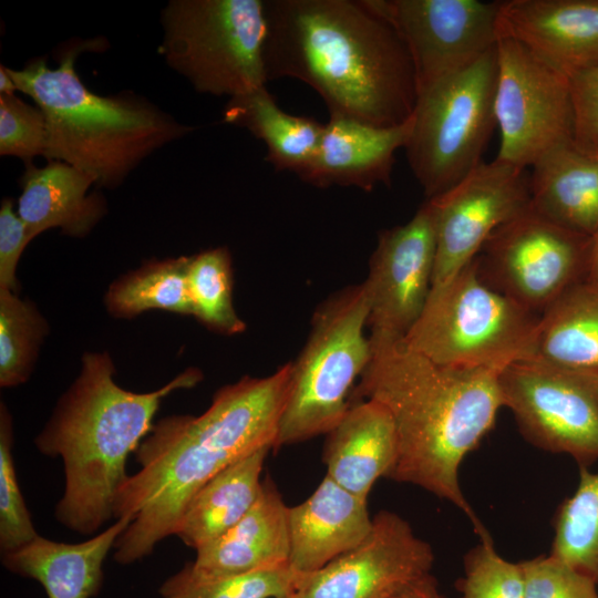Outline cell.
<instances>
[{
  "label": "cell",
  "instance_id": "6da1fadb",
  "mask_svg": "<svg viewBox=\"0 0 598 598\" xmlns=\"http://www.w3.org/2000/svg\"><path fill=\"white\" fill-rule=\"evenodd\" d=\"M291 362L265 378L244 377L220 388L200 415L174 414L154 423L134 452L140 468L120 488L114 518L128 516L114 559L133 564L175 535L195 493L251 453L274 450Z\"/></svg>",
  "mask_w": 598,
  "mask_h": 598
},
{
  "label": "cell",
  "instance_id": "7a4b0ae2",
  "mask_svg": "<svg viewBox=\"0 0 598 598\" xmlns=\"http://www.w3.org/2000/svg\"><path fill=\"white\" fill-rule=\"evenodd\" d=\"M371 357L350 403L373 400L389 412L396 458L388 474L462 511L480 539L489 534L465 498L460 467L493 429L503 406L501 371L439 364L403 337L371 331Z\"/></svg>",
  "mask_w": 598,
  "mask_h": 598
},
{
  "label": "cell",
  "instance_id": "3957f363",
  "mask_svg": "<svg viewBox=\"0 0 598 598\" xmlns=\"http://www.w3.org/2000/svg\"><path fill=\"white\" fill-rule=\"evenodd\" d=\"M268 80L311 86L329 115L378 127L413 113L417 89L409 52L363 0H266Z\"/></svg>",
  "mask_w": 598,
  "mask_h": 598
},
{
  "label": "cell",
  "instance_id": "277c9868",
  "mask_svg": "<svg viewBox=\"0 0 598 598\" xmlns=\"http://www.w3.org/2000/svg\"><path fill=\"white\" fill-rule=\"evenodd\" d=\"M114 374L109 353H85L79 377L34 440L41 454L63 463L64 489L55 519L85 536L100 533L114 518L117 493L128 477V456L152 430L162 401L203 378L200 370L188 368L162 388L138 393L120 386Z\"/></svg>",
  "mask_w": 598,
  "mask_h": 598
},
{
  "label": "cell",
  "instance_id": "5b68a950",
  "mask_svg": "<svg viewBox=\"0 0 598 598\" xmlns=\"http://www.w3.org/2000/svg\"><path fill=\"white\" fill-rule=\"evenodd\" d=\"M86 48L94 43L69 49L55 69L37 59L22 70L7 71L45 116L47 159L70 164L93 175L97 185L114 187L147 155L190 127L136 96L90 91L74 65Z\"/></svg>",
  "mask_w": 598,
  "mask_h": 598
},
{
  "label": "cell",
  "instance_id": "8992f818",
  "mask_svg": "<svg viewBox=\"0 0 598 598\" xmlns=\"http://www.w3.org/2000/svg\"><path fill=\"white\" fill-rule=\"evenodd\" d=\"M539 318L487 285L474 258L447 282L431 289L420 318L403 339L439 364L502 371L536 357Z\"/></svg>",
  "mask_w": 598,
  "mask_h": 598
},
{
  "label": "cell",
  "instance_id": "52a82bcc",
  "mask_svg": "<svg viewBox=\"0 0 598 598\" xmlns=\"http://www.w3.org/2000/svg\"><path fill=\"white\" fill-rule=\"evenodd\" d=\"M370 301L363 282L334 292L316 309L291 374L274 450L328 434L350 406L351 389L371 357Z\"/></svg>",
  "mask_w": 598,
  "mask_h": 598
},
{
  "label": "cell",
  "instance_id": "ba28073f",
  "mask_svg": "<svg viewBox=\"0 0 598 598\" xmlns=\"http://www.w3.org/2000/svg\"><path fill=\"white\" fill-rule=\"evenodd\" d=\"M161 52L200 93L235 97L266 86V0H174Z\"/></svg>",
  "mask_w": 598,
  "mask_h": 598
},
{
  "label": "cell",
  "instance_id": "9c48e42d",
  "mask_svg": "<svg viewBox=\"0 0 598 598\" xmlns=\"http://www.w3.org/2000/svg\"><path fill=\"white\" fill-rule=\"evenodd\" d=\"M496 47L417 93L404 146L426 199L457 185L482 162L496 126Z\"/></svg>",
  "mask_w": 598,
  "mask_h": 598
},
{
  "label": "cell",
  "instance_id": "30bf717a",
  "mask_svg": "<svg viewBox=\"0 0 598 598\" xmlns=\"http://www.w3.org/2000/svg\"><path fill=\"white\" fill-rule=\"evenodd\" d=\"M591 238L567 230L530 207L499 226L475 257L482 279L540 315L586 280Z\"/></svg>",
  "mask_w": 598,
  "mask_h": 598
},
{
  "label": "cell",
  "instance_id": "8fae6325",
  "mask_svg": "<svg viewBox=\"0 0 598 598\" xmlns=\"http://www.w3.org/2000/svg\"><path fill=\"white\" fill-rule=\"evenodd\" d=\"M496 56V159L527 168L574 142L570 80L509 37L498 35Z\"/></svg>",
  "mask_w": 598,
  "mask_h": 598
},
{
  "label": "cell",
  "instance_id": "7c38bea8",
  "mask_svg": "<svg viewBox=\"0 0 598 598\" xmlns=\"http://www.w3.org/2000/svg\"><path fill=\"white\" fill-rule=\"evenodd\" d=\"M503 406L533 445L567 454L580 467L598 460V398L594 378L538 358L520 360L498 374Z\"/></svg>",
  "mask_w": 598,
  "mask_h": 598
},
{
  "label": "cell",
  "instance_id": "4fadbf2b",
  "mask_svg": "<svg viewBox=\"0 0 598 598\" xmlns=\"http://www.w3.org/2000/svg\"><path fill=\"white\" fill-rule=\"evenodd\" d=\"M404 43L417 93L496 47L499 1L363 0Z\"/></svg>",
  "mask_w": 598,
  "mask_h": 598
},
{
  "label": "cell",
  "instance_id": "5bb4252c",
  "mask_svg": "<svg viewBox=\"0 0 598 598\" xmlns=\"http://www.w3.org/2000/svg\"><path fill=\"white\" fill-rule=\"evenodd\" d=\"M429 200L435 218L436 288L468 265L495 229L530 207L529 174L495 158Z\"/></svg>",
  "mask_w": 598,
  "mask_h": 598
},
{
  "label": "cell",
  "instance_id": "9a60e30c",
  "mask_svg": "<svg viewBox=\"0 0 598 598\" xmlns=\"http://www.w3.org/2000/svg\"><path fill=\"white\" fill-rule=\"evenodd\" d=\"M431 545L400 515L381 511L368 536L321 569L302 575L298 598H391L430 574Z\"/></svg>",
  "mask_w": 598,
  "mask_h": 598
},
{
  "label": "cell",
  "instance_id": "2e32d148",
  "mask_svg": "<svg viewBox=\"0 0 598 598\" xmlns=\"http://www.w3.org/2000/svg\"><path fill=\"white\" fill-rule=\"evenodd\" d=\"M435 257L434 209L426 199L408 223L379 234L363 281L371 331L408 333L429 299Z\"/></svg>",
  "mask_w": 598,
  "mask_h": 598
},
{
  "label": "cell",
  "instance_id": "e0dca14e",
  "mask_svg": "<svg viewBox=\"0 0 598 598\" xmlns=\"http://www.w3.org/2000/svg\"><path fill=\"white\" fill-rule=\"evenodd\" d=\"M498 35L571 78L598 65V0L499 1Z\"/></svg>",
  "mask_w": 598,
  "mask_h": 598
},
{
  "label": "cell",
  "instance_id": "ac0fdd59",
  "mask_svg": "<svg viewBox=\"0 0 598 598\" xmlns=\"http://www.w3.org/2000/svg\"><path fill=\"white\" fill-rule=\"evenodd\" d=\"M412 127L411 116L391 127L330 115L323 124L315 157L298 177L315 187L353 186L371 192L390 185L395 153L404 148Z\"/></svg>",
  "mask_w": 598,
  "mask_h": 598
},
{
  "label": "cell",
  "instance_id": "d6986e66",
  "mask_svg": "<svg viewBox=\"0 0 598 598\" xmlns=\"http://www.w3.org/2000/svg\"><path fill=\"white\" fill-rule=\"evenodd\" d=\"M287 522L288 564L302 575L321 569L357 547L372 527L368 499L327 475L305 502L288 506Z\"/></svg>",
  "mask_w": 598,
  "mask_h": 598
},
{
  "label": "cell",
  "instance_id": "ffe728a7",
  "mask_svg": "<svg viewBox=\"0 0 598 598\" xmlns=\"http://www.w3.org/2000/svg\"><path fill=\"white\" fill-rule=\"evenodd\" d=\"M288 506L266 477L257 502L218 538L196 550L186 567L198 578H218L289 565Z\"/></svg>",
  "mask_w": 598,
  "mask_h": 598
},
{
  "label": "cell",
  "instance_id": "44dd1931",
  "mask_svg": "<svg viewBox=\"0 0 598 598\" xmlns=\"http://www.w3.org/2000/svg\"><path fill=\"white\" fill-rule=\"evenodd\" d=\"M132 518H117L111 526L80 543L55 542L39 535L18 549L1 554L11 573L39 581L48 598H91L103 582V564Z\"/></svg>",
  "mask_w": 598,
  "mask_h": 598
},
{
  "label": "cell",
  "instance_id": "7402d4cb",
  "mask_svg": "<svg viewBox=\"0 0 598 598\" xmlns=\"http://www.w3.org/2000/svg\"><path fill=\"white\" fill-rule=\"evenodd\" d=\"M396 450L395 429L386 409L373 400L351 402L327 434L322 456L326 475L368 499L375 481L390 473Z\"/></svg>",
  "mask_w": 598,
  "mask_h": 598
},
{
  "label": "cell",
  "instance_id": "603a6c76",
  "mask_svg": "<svg viewBox=\"0 0 598 598\" xmlns=\"http://www.w3.org/2000/svg\"><path fill=\"white\" fill-rule=\"evenodd\" d=\"M530 167V208L592 238L598 233V156L568 142L546 152Z\"/></svg>",
  "mask_w": 598,
  "mask_h": 598
},
{
  "label": "cell",
  "instance_id": "cb8c5ba5",
  "mask_svg": "<svg viewBox=\"0 0 598 598\" xmlns=\"http://www.w3.org/2000/svg\"><path fill=\"white\" fill-rule=\"evenodd\" d=\"M96 178L70 164L50 161L44 167L27 165L21 178L18 215L32 238L60 228L72 237H84L105 212L97 194H87Z\"/></svg>",
  "mask_w": 598,
  "mask_h": 598
},
{
  "label": "cell",
  "instance_id": "d4e9b609",
  "mask_svg": "<svg viewBox=\"0 0 598 598\" xmlns=\"http://www.w3.org/2000/svg\"><path fill=\"white\" fill-rule=\"evenodd\" d=\"M270 446L231 464L204 484L188 502L175 535L197 550L236 525L257 502Z\"/></svg>",
  "mask_w": 598,
  "mask_h": 598
},
{
  "label": "cell",
  "instance_id": "484cf974",
  "mask_svg": "<svg viewBox=\"0 0 598 598\" xmlns=\"http://www.w3.org/2000/svg\"><path fill=\"white\" fill-rule=\"evenodd\" d=\"M223 122L248 130L267 147L266 161L276 171L300 175L315 157L323 124L282 111L266 86L230 97Z\"/></svg>",
  "mask_w": 598,
  "mask_h": 598
},
{
  "label": "cell",
  "instance_id": "4316f807",
  "mask_svg": "<svg viewBox=\"0 0 598 598\" xmlns=\"http://www.w3.org/2000/svg\"><path fill=\"white\" fill-rule=\"evenodd\" d=\"M535 358L598 377V286L582 280L540 313Z\"/></svg>",
  "mask_w": 598,
  "mask_h": 598
},
{
  "label": "cell",
  "instance_id": "83f0119b",
  "mask_svg": "<svg viewBox=\"0 0 598 598\" xmlns=\"http://www.w3.org/2000/svg\"><path fill=\"white\" fill-rule=\"evenodd\" d=\"M190 256L152 260L115 280L105 295L113 317L133 318L158 309L192 316L188 290Z\"/></svg>",
  "mask_w": 598,
  "mask_h": 598
},
{
  "label": "cell",
  "instance_id": "f1b7e54d",
  "mask_svg": "<svg viewBox=\"0 0 598 598\" xmlns=\"http://www.w3.org/2000/svg\"><path fill=\"white\" fill-rule=\"evenodd\" d=\"M549 554L598 586V473L580 467L577 488L557 511Z\"/></svg>",
  "mask_w": 598,
  "mask_h": 598
},
{
  "label": "cell",
  "instance_id": "f546056e",
  "mask_svg": "<svg viewBox=\"0 0 598 598\" xmlns=\"http://www.w3.org/2000/svg\"><path fill=\"white\" fill-rule=\"evenodd\" d=\"M188 290L192 316L209 330L226 336L246 330L233 303L231 258L226 247L190 256Z\"/></svg>",
  "mask_w": 598,
  "mask_h": 598
},
{
  "label": "cell",
  "instance_id": "4dcf8cb0",
  "mask_svg": "<svg viewBox=\"0 0 598 598\" xmlns=\"http://www.w3.org/2000/svg\"><path fill=\"white\" fill-rule=\"evenodd\" d=\"M49 326L37 307L0 288V385L24 383L34 367Z\"/></svg>",
  "mask_w": 598,
  "mask_h": 598
},
{
  "label": "cell",
  "instance_id": "1f68e13d",
  "mask_svg": "<svg viewBox=\"0 0 598 598\" xmlns=\"http://www.w3.org/2000/svg\"><path fill=\"white\" fill-rule=\"evenodd\" d=\"M302 574L289 565L218 578H198L186 565L161 586L163 598H286L295 595Z\"/></svg>",
  "mask_w": 598,
  "mask_h": 598
},
{
  "label": "cell",
  "instance_id": "d6a6232c",
  "mask_svg": "<svg viewBox=\"0 0 598 598\" xmlns=\"http://www.w3.org/2000/svg\"><path fill=\"white\" fill-rule=\"evenodd\" d=\"M13 423L0 405V550L12 551L39 536L21 493L13 458Z\"/></svg>",
  "mask_w": 598,
  "mask_h": 598
},
{
  "label": "cell",
  "instance_id": "836d02e7",
  "mask_svg": "<svg viewBox=\"0 0 598 598\" xmlns=\"http://www.w3.org/2000/svg\"><path fill=\"white\" fill-rule=\"evenodd\" d=\"M457 587L462 598H525L520 564L503 558L491 536L466 554Z\"/></svg>",
  "mask_w": 598,
  "mask_h": 598
},
{
  "label": "cell",
  "instance_id": "e575fe53",
  "mask_svg": "<svg viewBox=\"0 0 598 598\" xmlns=\"http://www.w3.org/2000/svg\"><path fill=\"white\" fill-rule=\"evenodd\" d=\"M45 145L43 112L14 93H0V154L20 157L28 165L33 157L44 156Z\"/></svg>",
  "mask_w": 598,
  "mask_h": 598
},
{
  "label": "cell",
  "instance_id": "d590c367",
  "mask_svg": "<svg viewBox=\"0 0 598 598\" xmlns=\"http://www.w3.org/2000/svg\"><path fill=\"white\" fill-rule=\"evenodd\" d=\"M519 564L525 598H598L594 580L550 554Z\"/></svg>",
  "mask_w": 598,
  "mask_h": 598
},
{
  "label": "cell",
  "instance_id": "8d00e7d4",
  "mask_svg": "<svg viewBox=\"0 0 598 598\" xmlns=\"http://www.w3.org/2000/svg\"><path fill=\"white\" fill-rule=\"evenodd\" d=\"M570 80L574 111V144L598 156V65Z\"/></svg>",
  "mask_w": 598,
  "mask_h": 598
},
{
  "label": "cell",
  "instance_id": "74e56055",
  "mask_svg": "<svg viewBox=\"0 0 598 598\" xmlns=\"http://www.w3.org/2000/svg\"><path fill=\"white\" fill-rule=\"evenodd\" d=\"M32 239L18 212L13 210V202L4 198L0 207V288L18 292L17 266Z\"/></svg>",
  "mask_w": 598,
  "mask_h": 598
},
{
  "label": "cell",
  "instance_id": "f35d334b",
  "mask_svg": "<svg viewBox=\"0 0 598 598\" xmlns=\"http://www.w3.org/2000/svg\"><path fill=\"white\" fill-rule=\"evenodd\" d=\"M391 598H445L435 577L430 573L412 581Z\"/></svg>",
  "mask_w": 598,
  "mask_h": 598
},
{
  "label": "cell",
  "instance_id": "ab89813d",
  "mask_svg": "<svg viewBox=\"0 0 598 598\" xmlns=\"http://www.w3.org/2000/svg\"><path fill=\"white\" fill-rule=\"evenodd\" d=\"M587 281L598 286V233L591 238Z\"/></svg>",
  "mask_w": 598,
  "mask_h": 598
},
{
  "label": "cell",
  "instance_id": "60d3db41",
  "mask_svg": "<svg viewBox=\"0 0 598 598\" xmlns=\"http://www.w3.org/2000/svg\"><path fill=\"white\" fill-rule=\"evenodd\" d=\"M17 91L16 84L9 75L7 68L1 65L0 68V93L12 94Z\"/></svg>",
  "mask_w": 598,
  "mask_h": 598
},
{
  "label": "cell",
  "instance_id": "b9f144b4",
  "mask_svg": "<svg viewBox=\"0 0 598 598\" xmlns=\"http://www.w3.org/2000/svg\"><path fill=\"white\" fill-rule=\"evenodd\" d=\"M592 378H594V384H595L596 394H597V398H598V377H592Z\"/></svg>",
  "mask_w": 598,
  "mask_h": 598
},
{
  "label": "cell",
  "instance_id": "7bdbcfd3",
  "mask_svg": "<svg viewBox=\"0 0 598 598\" xmlns=\"http://www.w3.org/2000/svg\"><path fill=\"white\" fill-rule=\"evenodd\" d=\"M286 598H298V597H297L296 594H295V595H291V596L286 597Z\"/></svg>",
  "mask_w": 598,
  "mask_h": 598
}]
</instances>
